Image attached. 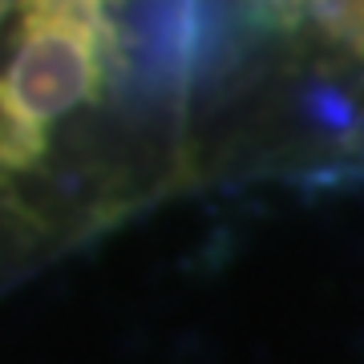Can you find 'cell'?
I'll return each mask as SVG.
<instances>
[{"instance_id": "6da1fadb", "label": "cell", "mask_w": 364, "mask_h": 364, "mask_svg": "<svg viewBox=\"0 0 364 364\" xmlns=\"http://www.w3.org/2000/svg\"><path fill=\"white\" fill-rule=\"evenodd\" d=\"M126 0H13V45L0 65V166L33 170L53 122L93 102L122 69Z\"/></svg>"}, {"instance_id": "7a4b0ae2", "label": "cell", "mask_w": 364, "mask_h": 364, "mask_svg": "<svg viewBox=\"0 0 364 364\" xmlns=\"http://www.w3.org/2000/svg\"><path fill=\"white\" fill-rule=\"evenodd\" d=\"M259 21L312 28L328 45L364 61V0H243Z\"/></svg>"}, {"instance_id": "3957f363", "label": "cell", "mask_w": 364, "mask_h": 364, "mask_svg": "<svg viewBox=\"0 0 364 364\" xmlns=\"http://www.w3.org/2000/svg\"><path fill=\"white\" fill-rule=\"evenodd\" d=\"M9 4H13V0H0V16H4V9H9Z\"/></svg>"}]
</instances>
